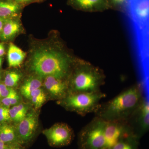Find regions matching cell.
<instances>
[{
	"instance_id": "obj_22",
	"label": "cell",
	"mask_w": 149,
	"mask_h": 149,
	"mask_svg": "<svg viewBox=\"0 0 149 149\" xmlns=\"http://www.w3.org/2000/svg\"><path fill=\"white\" fill-rule=\"evenodd\" d=\"M20 100V96L13 88L8 95L1 99V102L4 106L9 108L17 104Z\"/></svg>"
},
{
	"instance_id": "obj_26",
	"label": "cell",
	"mask_w": 149,
	"mask_h": 149,
	"mask_svg": "<svg viewBox=\"0 0 149 149\" xmlns=\"http://www.w3.org/2000/svg\"><path fill=\"white\" fill-rule=\"evenodd\" d=\"M5 149H22L21 147V145L18 144H13L7 146Z\"/></svg>"
},
{
	"instance_id": "obj_3",
	"label": "cell",
	"mask_w": 149,
	"mask_h": 149,
	"mask_svg": "<svg viewBox=\"0 0 149 149\" xmlns=\"http://www.w3.org/2000/svg\"><path fill=\"white\" fill-rule=\"evenodd\" d=\"M106 76L102 70L91 63L76 59L68 78L69 93L101 91Z\"/></svg>"
},
{
	"instance_id": "obj_9",
	"label": "cell",
	"mask_w": 149,
	"mask_h": 149,
	"mask_svg": "<svg viewBox=\"0 0 149 149\" xmlns=\"http://www.w3.org/2000/svg\"><path fill=\"white\" fill-rule=\"evenodd\" d=\"M104 135L107 149L125 137L134 136L126 120L106 121Z\"/></svg>"
},
{
	"instance_id": "obj_7",
	"label": "cell",
	"mask_w": 149,
	"mask_h": 149,
	"mask_svg": "<svg viewBox=\"0 0 149 149\" xmlns=\"http://www.w3.org/2000/svg\"><path fill=\"white\" fill-rule=\"evenodd\" d=\"M126 10L133 29H149V0H129Z\"/></svg>"
},
{
	"instance_id": "obj_6",
	"label": "cell",
	"mask_w": 149,
	"mask_h": 149,
	"mask_svg": "<svg viewBox=\"0 0 149 149\" xmlns=\"http://www.w3.org/2000/svg\"><path fill=\"white\" fill-rule=\"evenodd\" d=\"M126 120L133 136L140 140L149 130L148 99L144 97Z\"/></svg>"
},
{
	"instance_id": "obj_19",
	"label": "cell",
	"mask_w": 149,
	"mask_h": 149,
	"mask_svg": "<svg viewBox=\"0 0 149 149\" xmlns=\"http://www.w3.org/2000/svg\"><path fill=\"white\" fill-rule=\"evenodd\" d=\"M28 106L23 104L15 105L9 109L11 120L18 123L23 120L28 113Z\"/></svg>"
},
{
	"instance_id": "obj_15",
	"label": "cell",
	"mask_w": 149,
	"mask_h": 149,
	"mask_svg": "<svg viewBox=\"0 0 149 149\" xmlns=\"http://www.w3.org/2000/svg\"><path fill=\"white\" fill-rule=\"evenodd\" d=\"M0 140L7 146L18 144L15 127L7 123L0 125Z\"/></svg>"
},
{
	"instance_id": "obj_30",
	"label": "cell",
	"mask_w": 149,
	"mask_h": 149,
	"mask_svg": "<svg viewBox=\"0 0 149 149\" xmlns=\"http://www.w3.org/2000/svg\"><path fill=\"white\" fill-rule=\"evenodd\" d=\"M15 2L17 3H28L31 1L32 0H15Z\"/></svg>"
},
{
	"instance_id": "obj_21",
	"label": "cell",
	"mask_w": 149,
	"mask_h": 149,
	"mask_svg": "<svg viewBox=\"0 0 149 149\" xmlns=\"http://www.w3.org/2000/svg\"><path fill=\"white\" fill-rule=\"evenodd\" d=\"M22 77L21 73L16 70H10L6 72L4 84L8 88L16 87Z\"/></svg>"
},
{
	"instance_id": "obj_2",
	"label": "cell",
	"mask_w": 149,
	"mask_h": 149,
	"mask_svg": "<svg viewBox=\"0 0 149 149\" xmlns=\"http://www.w3.org/2000/svg\"><path fill=\"white\" fill-rule=\"evenodd\" d=\"M143 97L141 84L132 85L105 103L101 104L95 116L106 121L126 120Z\"/></svg>"
},
{
	"instance_id": "obj_4",
	"label": "cell",
	"mask_w": 149,
	"mask_h": 149,
	"mask_svg": "<svg viewBox=\"0 0 149 149\" xmlns=\"http://www.w3.org/2000/svg\"><path fill=\"white\" fill-rule=\"evenodd\" d=\"M101 91L96 92L69 93L64 98L59 100L61 106L82 116L90 113H95L100 106L102 99L105 97Z\"/></svg>"
},
{
	"instance_id": "obj_23",
	"label": "cell",
	"mask_w": 149,
	"mask_h": 149,
	"mask_svg": "<svg viewBox=\"0 0 149 149\" xmlns=\"http://www.w3.org/2000/svg\"><path fill=\"white\" fill-rule=\"evenodd\" d=\"M109 7L127 10L129 0H107Z\"/></svg>"
},
{
	"instance_id": "obj_14",
	"label": "cell",
	"mask_w": 149,
	"mask_h": 149,
	"mask_svg": "<svg viewBox=\"0 0 149 149\" xmlns=\"http://www.w3.org/2000/svg\"><path fill=\"white\" fill-rule=\"evenodd\" d=\"M20 29V25L18 21L7 19L0 36V39L3 41L10 40L19 32Z\"/></svg>"
},
{
	"instance_id": "obj_13",
	"label": "cell",
	"mask_w": 149,
	"mask_h": 149,
	"mask_svg": "<svg viewBox=\"0 0 149 149\" xmlns=\"http://www.w3.org/2000/svg\"><path fill=\"white\" fill-rule=\"evenodd\" d=\"M26 54L18 47L10 44L8 52L7 59L10 67H16L20 66L23 62Z\"/></svg>"
},
{
	"instance_id": "obj_8",
	"label": "cell",
	"mask_w": 149,
	"mask_h": 149,
	"mask_svg": "<svg viewBox=\"0 0 149 149\" xmlns=\"http://www.w3.org/2000/svg\"><path fill=\"white\" fill-rule=\"evenodd\" d=\"M43 133L51 146L58 148L69 145L74 137L72 129L64 123H56Z\"/></svg>"
},
{
	"instance_id": "obj_5",
	"label": "cell",
	"mask_w": 149,
	"mask_h": 149,
	"mask_svg": "<svg viewBox=\"0 0 149 149\" xmlns=\"http://www.w3.org/2000/svg\"><path fill=\"white\" fill-rule=\"evenodd\" d=\"M105 124L106 121L95 116L85 125L78 135L79 149H107Z\"/></svg>"
},
{
	"instance_id": "obj_12",
	"label": "cell",
	"mask_w": 149,
	"mask_h": 149,
	"mask_svg": "<svg viewBox=\"0 0 149 149\" xmlns=\"http://www.w3.org/2000/svg\"><path fill=\"white\" fill-rule=\"evenodd\" d=\"M71 2L77 9L84 11L96 12L107 9V0H71Z\"/></svg>"
},
{
	"instance_id": "obj_1",
	"label": "cell",
	"mask_w": 149,
	"mask_h": 149,
	"mask_svg": "<svg viewBox=\"0 0 149 149\" xmlns=\"http://www.w3.org/2000/svg\"><path fill=\"white\" fill-rule=\"evenodd\" d=\"M75 60L61 47H42L32 53L29 68L41 78L53 76L68 79Z\"/></svg>"
},
{
	"instance_id": "obj_10",
	"label": "cell",
	"mask_w": 149,
	"mask_h": 149,
	"mask_svg": "<svg viewBox=\"0 0 149 149\" xmlns=\"http://www.w3.org/2000/svg\"><path fill=\"white\" fill-rule=\"evenodd\" d=\"M38 124L37 113L34 111L27 113L24 119L15 127L18 144H27L32 141L37 132Z\"/></svg>"
},
{
	"instance_id": "obj_18",
	"label": "cell",
	"mask_w": 149,
	"mask_h": 149,
	"mask_svg": "<svg viewBox=\"0 0 149 149\" xmlns=\"http://www.w3.org/2000/svg\"><path fill=\"white\" fill-rule=\"evenodd\" d=\"M140 140L133 136H128L121 139L107 149H140Z\"/></svg>"
},
{
	"instance_id": "obj_31",
	"label": "cell",
	"mask_w": 149,
	"mask_h": 149,
	"mask_svg": "<svg viewBox=\"0 0 149 149\" xmlns=\"http://www.w3.org/2000/svg\"><path fill=\"white\" fill-rule=\"evenodd\" d=\"M2 58L1 57H0V69L1 67L2 64Z\"/></svg>"
},
{
	"instance_id": "obj_11",
	"label": "cell",
	"mask_w": 149,
	"mask_h": 149,
	"mask_svg": "<svg viewBox=\"0 0 149 149\" xmlns=\"http://www.w3.org/2000/svg\"><path fill=\"white\" fill-rule=\"evenodd\" d=\"M44 85L51 97L54 100H60L69 93L68 79L47 76L45 77Z\"/></svg>"
},
{
	"instance_id": "obj_27",
	"label": "cell",
	"mask_w": 149,
	"mask_h": 149,
	"mask_svg": "<svg viewBox=\"0 0 149 149\" xmlns=\"http://www.w3.org/2000/svg\"><path fill=\"white\" fill-rule=\"evenodd\" d=\"M7 19L2 18L0 17V36L1 34L2 31L3 27Z\"/></svg>"
},
{
	"instance_id": "obj_25",
	"label": "cell",
	"mask_w": 149,
	"mask_h": 149,
	"mask_svg": "<svg viewBox=\"0 0 149 149\" xmlns=\"http://www.w3.org/2000/svg\"><path fill=\"white\" fill-rule=\"evenodd\" d=\"M13 88L7 87L4 83H0V98L3 99L8 95Z\"/></svg>"
},
{
	"instance_id": "obj_32",
	"label": "cell",
	"mask_w": 149,
	"mask_h": 149,
	"mask_svg": "<svg viewBox=\"0 0 149 149\" xmlns=\"http://www.w3.org/2000/svg\"><path fill=\"white\" fill-rule=\"evenodd\" d=\"M1 72H0V80H1Z\"/></svg>"
},
{
	"instance_id": "obj_33",
	"label": "cell",
	"mask_w": 149,
	"mask_h": 149,
	"mask_svg": "<svg viewBox=\"0 0 149 149\" xmlns=\"http://www.w3.org/2000/svg\"><path fill=\"white\" fill-rule=\"evenodd\" d=\"M6 1H12V0H6Z\"/></svg>"
},
{
	"instance_id": "obj_17",
	"label": "cell",
	"mask_w": 149,
	"mask_h": 149,
	"mask_svg": "<svg viewBox=\"0 0 149 149\" xmlns=\"http://www.w3.org/2000/svg\"><path fill=\"white\" fill-rule=\"evenodd\" d=\"M19 5L16 2L0 1V17L9 18L19 11Z\"/></svg>"
},
{
	"instance_id": "obj_29",
	"label": "cell",
	"mask_w": 149,
	"mask_h": 149,
	"mask_svg": "<svg viewBox=\"0 0 149 149\" xmlns=\"http://www.w3.org/2000/svg\"><path fill=\"white\" fill-rule=\"evenodd\" d=\"M7 146L0 140V149H5Z\"/></svg>"
},
{
	"instance_id": "obj_24",
	"label": "cell",
	"mask_w": 149,
	"mask_h": 149,
	"mask_svg": "<svg viewBox=\"0 0 149 149\" xmlns=\"http://www.w3.org/2000/svg\"><path fill=\"white\" fill-rule=\"evenodd\" d=\"M11 120L9 109L5 106L0 107V123L5 122Z\"/></svg>"
},
{
	"instance_id": "obj_20",
	"label": "cell",
	"mask_w": 149,
	"mask_h": 149,
	"mask_svg": "<svg viewBox=\"0 0 149 149\" xmlns=\"http://www.w3.org/2000/svg\"><path fill=\"white\" fill-rule=\"evenodd\" d=\"M29 100H31L35 108L37 109L41 107L45 102L47 97L45 92L40 88L31 92Z\"/></svg>"
},
{
	"instance_id": "obj_28",
	"label": "cell",
	"mask_w": 149,
	"mask_h": 149,
	"mask_svg": "<svg viewBox=\"0 0 149 149\" xmlns=\"http://www.w3.org/2000/svg\"><path fill=\"white\" fill-rule=\"evenodd\" d=\"M5 54V48L4 46L1 43H0V57H1Z\"/></svg>"
},
{
	"instance_id": "obj_16",
	"label": "cell",
	"mask_w": 149,
	"mask_h": 149,
	"mask_svg": "<svg viewBox=\"0 0 149 149\" xmlns=\"http://www.w3.org/2000/svg\"><path fill=\"white\" fill-rule=\"evenodd\" d=\"M42 85L41 77H29L24 81L20 87V91L22 95L26 98L29 99L30 93L36 89L41 88Z\"/></svg>"
}]
</instances>
